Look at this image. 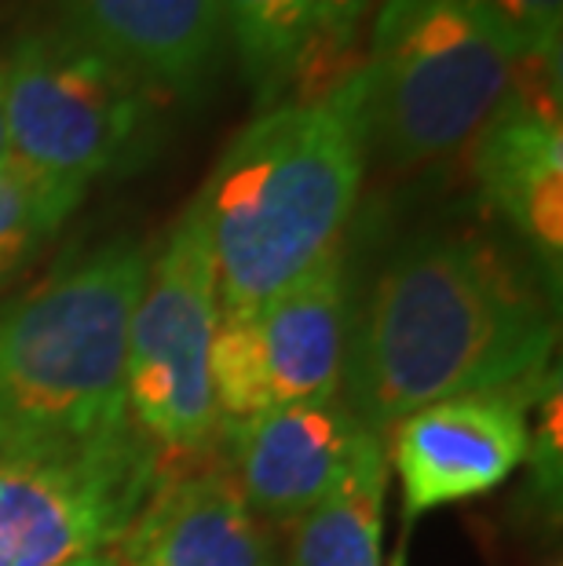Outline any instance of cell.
<instances>
[{"instance_id": "1", "label": "cell", "mask_w": 563, "mask_h": 566, "mask_svg": "<svg viewBox=\"0 0 563 566\" xmlns=\"http://www.w3.org/2000/svg\"><path fill=\"white\" fill-rule=\"evenodd\" d=\"M553 347L545 300L494 252L461 234H417L352 311L341 399L385 439L414 409L545 380Z\"/></svg>"}, {"instance_id": "2", "label": "cell", "mask_w": 563, "mask_h": 566, "mask_svg": "<svg viewBox=\"0 0 563 566\" xmlns=\"http://www.w3.org/2000/svg\"><path fill=\"white\" fill-rule=\"evenodd\" d=\"M366 150L355 74L326 99L268 106L238 132L198 190L217 256L220 315H253L341 249Z\"/></svg>"}, {"instance_id": "3", "label": "cell", "mask_w": 563, "mask_h": 566, "mask_svg": "<svg viewBox=\"0 0 563 566\" xmlns=\"http://www.w3.org/2000/svg\"><path fill=\"white\" fill-rule=\"evenodd\" d=\"M150 249L114 238L0 307V457H70L128 420V322Z\"/></svg>"}, {"instance_id": "4", "label": "cell", "mask_w": 563, "mask_h": 566, "mask_svg": "<svg viewBox=\"0 0 563 566\" xmlns=\"http://www.w3.org/2000/svg\"><path fill=\"white\" fill-rule=\"evenodd\" d=\"M520 44L487 0H385L358 70L366 147L421 168L476 139L520 66Z\"/></svg>"}, {"instance_id": "5", "label": "cell", "mask_w": 563, "mask_h": 566, "mask_svg": "<svg viewBox=\"0 0 563 566\" xmlns=\"http://www.w3.org/2000/svg\"><path fill=\"white\" fill-rule=\"evenodd\" d=\"M0 74L11 158L48 176L88 187L158 147L161 95L66 27L22 33Z\"/></svg>"}, {"instance_id": "6", "label": "cell", "mask_w": 563, "mask_h": 566, "mask_svg": "<svg viewBox=\"0 0 563 566\" xmlns=\"http://www.w3.org/2000/svg\"><path fill=\"white\" fill-rule=\"evenodd\" d=\"M220 322L217 256L195 198L150 256L128 322V420L161 457H195L217 446L209 352Z\"/></svg>"}, {"instance_id": "7", "label": "cell", "mask_w": 563, "mask_h": 566, "mask_svg": "<svg viewBox=\"0 0 563 566\" xmlns=\"http://www.w3.org/2000/svg\"><path fill=\"white\" fill-rule=\"evenodd\" d=\"M352 311L344 249H333L253 315H220L209 352L220 428L274 406L337 399Z\"/></svg>"}, {"instance_id": "8", "label": "cell", "mask_w": 563, "mask_h": 566, "mask_svg": "<svg viewBox=\"0 0 563 566\" xmlns=\"http://www.w3.org/2000/svg\"><path fill=\"white\" fill-rule=\"evenodd\" d=\"M165 475L139 436L70 457H0V566H70L114 552Z\"/></svg>"}, {"instance_id": "9", "label": "cell", "mask_w": 563, "mask_h": 566, "mask_svg": "<svg viewBox=\"0 0 563 566\" xmlns=\"http://www.w3.org/2000/svg\"><path fill=\"white\" fill-rule=\"evenodd\" d=\"M476 184L560 289L563 128L560 52L523 55L505 95L476 132Z\"/></svg>"}, {"instance_id": "10", "label": "cell", "mask_w": 563, "mask_h": 566, "mask_svg": "<svg viewBox=\"0 0 563 566\" xmlns=\"http://www.w3.org/2000/svg\"><path fill=\"white\" fill-rule=\"evenodd\" d=\"M549 380V377H545ZM531 388L458 395L388 428L385 457L403 483L406 520L498 490L531 450Z\"/></svg>"}, {"instance_id": "11", "label": "cell", "mask_w": 563, "mask_h": 566, "mask_svg": "<svg viewBox=\"0 0 563 566\" xmlns=\"http://www.w3.org/2000/svg\"><path fill=\"white\" fill-rule=\"evenodd\" d=\"M217 442L231 461L227 475L253 515L274 523L304 520L385 446V439L358 424L341 395L330 402L274 406L253 420L220 428Z\"/></svg>"}, {"instance_id": "12", "label": "cell", "mask_w": 563, "mask_h": 566, "mask_svg": "<svg viewBox=\"0 0 563 566\" xmlns=\"http://www.w3.org/2000/svg\"><path fill=\"white\" fill-rule=\"evenodd\" d=\"M66 30L158 95L198 99L223 52L220 0H55Z\"/></svg>"}, {"instance_id": "13", "label": "cell", "mask_w": 563, "mask_h": 566, "mask_svg": "<svg viewBox=\"0 0 563 566\" xmlns=\"http://www.w3.org/2000/svg\"><path fill=\"white\" fill-rule=\"evenodd\" d=\"M114 556L117 566H279L227 468H165Z\"/></svg>"}, {"instance_id": "14", "label": "cell", "mask_w": 563, "mask_h": 566, "mask_svg": "<svg viewBox=\"0 0 563 566\" xmlns=\"http://www.w3.org/2000/svg\"><path fill=\"white\" fill-rule=\"evenodd\" d=\"M385 493L388 457L380 446L330 501L293 523L290 566H385Z\"/></svg>"}, {"instance_id": "15", "label": "cell", "mask_w": 563, "mask_h": 566, "mask_svg": "<svg viewBox=\"0 0 563 566\" xmlns=\"http://www.w3.org/2000/svg\"><path fill=\"white\" fill-rule=\"evenodd\" d=\"M223 27L242 63V74L257 88L260 103H271L290 88L311 41V0H220Z\"/></svg>"}, {"instance_id": "16", "label": "cell", "mask_w": 563, "mask_h": 566, "mask_svg": "<svg viewBox=\"0 0 563 566\" xmlns=\"http://www.w3.org/2000/svg\"><path fill=\"white\" fill-rule=\"evenodd\" d=\"M85 190L19 158L0 161V285L15 279L63 231L85 201Z\"/></svg>"}, {"instance_id": "17", "label": "cell", "mask_w": 563, "mask_h": 566, "mask_svg": "<svg viewBox=\"0 0 563 566\" xmlns=\"http://www.w3.org/2000/svg\"><path fill=\"white\" fill-rule=\"evenodd\" d=\"M487 4L498 11L523 55L560 52L563 0H487Z\"/></svg>"}, {"instance_id": "18", "label": "cell", "mask_w": 563, "mask_h": 566, "mask_svg": "<svg viewBox=\"0 0 563 566\" xmlns=\"http://www.w3.org/2000/svg\"><path fill=\"white\" fill-rule=\"evenodd\" d=\"M374 4L377 0H311V41L304 48L301 66L315 55H344L358 22Z\"/></svg>"}, {"instance_id": "19", "label": "cell", "mask_w": 563, "mask_h": 566, "mask_svg": "<svg viewBox=\"0 0 563 566\" xmlns=\"http://www.w3.org/2000/svg\"><path fill=\"white\" fill-rule=\"evenodd\" d=\"M526 461H534L542 486L553 493L560 490V384H553V395L542 402V420H538V431H531Z\"/></svg>"}, {"instance_id": "20", "label": "cell", "mask_w": 563, "mask_h": 566, "mask_svg": "<svg viewBox=\"0 0 563 566\" xmlns=\"http://www.w3.org/2000/svg\"><path fill=\"white\" fill-rule=\"evenodd\" d=\"M11 158V143H8V122H4V74H0V161Z\"/></svg>"}, {"instance_id": "21", "label": "cell", "mask_w": 563, "mask_h": 566, "mask_svg": "<svg viewBox=\"0 0 563 566\" xmlns=\"http://www.w3.org/2000/svg\"><path fill=\"white\" fill-rule=\"evenodd\" d=\"M70 566H117L114 552H103V556H92V559H81V563H70Z\"/></svg>"}]
</instances>
